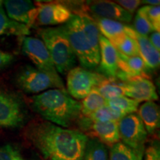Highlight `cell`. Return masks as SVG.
<instances>
[{
    "label": "cell",
    "instance_id": "7402d4cb",
    "mask_svg": "<svg viewBox=\"0 0 160 160\" xmlns=\"http://www.w3.org/2000/svg\"><path fill=\"white\" fill-rule=\"evenodd\" d=\"M139 105V103L136 100L125 96L106 100V105L109 106L124 116L135 113L138 110Z\"/></svg>",
    "mask_w": 160,
    "mask_h": 160
},
{
    "label": "cell",
    "instance_id": "7c38bea8",
    "mask_svg": "<svg viewBox=\"0 0 160 160\" xmlns=\"http://www.w3.org/2000/svg\"><path fill=\"white\" fill-rule=\"evenodd\" d=\"M8 17L13 21L31 27L36 23L37 6L30 0H6L3 2Z\"/></svg>",
    "mask_w": 160,
    "mask_h": 160
},
{
    "label": "cell",
    "instance_id": "484cf974",
    "mask_svg": "<svg viewBox=\"0 0 160 160\" xmlns=\"http://www.w3.org/2000/svg\"><path fill=\"white\" fill-rule=\"evenodd\" d=\"M123 117V114L116 111L109 106L105 105L98 110L88 117H86L92 122H118Z\"/></svg>",
    "mask_w": 160,
    "mask_h": 160
},
{
    "label": "cell",
    "instance_id": "f546056e",
    "mask_svg": "<svg viewBox=\"0 0 160 160\" xmlns=\"http://www.w3.org/2000/svg\"><path fill=\"white\" fill-rule=\"evenodd\" d=\"M0 160L26 159L15 147L8 144V145L0 146Z\"/></svg>",
    "mask_w": 160,
    "mask_h": 160
},
{
    "label": "cell",
    "instance_id": "d590c367",
    "mask_svg": "<svg viewBox=\"0 0 160 160\" xmlns=\"http://www.w3.org/2000/svg\"><path fill=\"white\" fill-rule=\"evenodd\" d=\"M3 2L4 1H2V0H0V8H2V6L3 5Z\"/></svg>",
    "mask_w": 160,
    "mask_h": 160
},
{
    "label": "cell",
    "instance_id": "8992f818",
    "mask_svg": "<svg viewBox=\"0 0 160 160\" xmlns=\"http://www.w3.org/2000/svg\"><path fill=\"white\" fill-rule=\"evenodd\" d=\"M105 79L107 78L100 73L74 67L67 73V92L74 99H83Z\"/></svg>",
    "mask_w": 160,
    "mask_h": 160
},
{
    "label": "cell",
    "instance_id": "ac0fdd59",
    "mask_svg": "<svg viewBox=\"0 0 160 160\" xmlns=\"http://www.w3.org/2000/svg\"><path fill=\"white\" fill-rule=\"evenodd\" d=\"M138 116L149 134L153 133L159 128V107L154 102H145L140 105L138 109Z\"/></svg>",
    "mask_w": 160,
    "mask_h": 160
},
{
    "label": "cell",
    "instance_id": "9c48e42d",
    "mask_svg": "<svg viewBox=\"0 0 160 160\" xmlns=\"http://www.w3.org/2000/svg\"><path fill=\"white\" fill-rule=\"evenodd\" d=\"M22 51L37 68L53 74H58L45 44L39 38L23 37Z\"/></svg>",
    "mask_w": 160,
    "mask_h": 160
},
{
    "label": "cell",
    "instance_id": "4dcf8cb0",
    "mask_svg": "<svg viewBox=\"0 0 160 160\" xmlns=\"http://www.w3.org/2000/svg\"><path fill=\"white\" fill-rule=\"evenodd\" d=\"M145 160H160V148L159 142H153L147 148Z\"/></svg>",
    "mask_w": 160,
    "mask_h": 160
},
{
    "label": "cell",
    "instance_id": "603a6c76",
    "mask_svg": "<svg viewBox=\"0 0 160 160\" xmlns=\"http://www.w3.org/2000/svg\"><path fill=\"white\" fill-rule=\"evenodd\" d=\"M111 43L113 45L115 49L122 54L128 57L139 56V46L137 39L134 38L128 35H123L113 41H111Z\"/></svg>",
    "mask_w": 160,
    "mask_h": 160
},
{
    "label": "cell",
    "instance_id": "52a82bcc",
    "mask_svg": "<svg viewBox=\"0 0 160 160\" xmlns=\"http://www.w3.org/2000/svg\"><path fill=\"white\" fill-rule=\"evenodd\" d=\"M120 139L139 155H144L148 133L138 114L125 115L118 122Z\"/></svg>",
    "mask_w": 160,
    "mask_h": 160
},
{
    "label": "cell",
    "instance_id": "4fadbf2b",
    "mask_svg": "<svg viewBox=\"0 0 160 160\" xmlns=\"http://www.w3.org/2000/svg\"><path fill=\"white\" fill-rule=\"evenodd\" d=\"M88 11L93 17L114 20L120 22H130L133 16L116 2L111 1L88 2Z\"/></svg>",
    "mask_w": 160,
    "mask_h": 160
},
{
    "label": "cell",
    "instance_id": "2e32d148",
    "mask_svg": "<svg viewBox=\"0 0 160 160\" xmlns=\"http://www.w3.org/2000/svg\"><path fill=\"white\" fill-rule=\"evenodd\" d=\"M83 123L84 127L91 130L93 135L97 137V139L103 144L112 146L119 142L120 137L118 122H92L85 117Z\"/></svg>",
    "mask_w": 160,
    "mask_h": 160
},
{
    "label": "cell",
    "instance_id": "6da1fadb",
    "mask_svg": "<svg viewBox=\"0 0 160 160\" xmlns=\"http://www.w3.org/2000/svg\"><path fill=\"white\" fill-rule=\"evenodd\" d=\"M29 139L50 160H83L88 138L82 132L41 122L31 125Z\"/></svg>",
    "mask_w": 160,
    "mask_h": 160
},
{
    "label": "cell",
    "instance_id": "d6a6232c",
    "mask_svg": "<svg viewBox=\"0 0 160 160\" xmlns=\"http://www.w3.org/2000/svg\"><path fill=\"white\" fill-rule=\"evenodd\" d=\"M13 60V56L0 50V69L8 65Z\"/></svg>",
    "mask_w": 160,
    "mask_h": 160
},
{
    "label": "cell",
    "instance_id": "e0dca14e",
    "mask_svg": "<svg viewBox=\"0 0 160 160\" xmlns=\"http://www.w3.org/2000/svg\"><path fill=\"white\" fill-rule=\"evenodd\" d=\"M92 19L97 24L100 34L105 37L110 42L123 35H128L137 39L138 34L131 26L125 25L120 22L103 18L93 17Z\"/></svg>",
    "mask_w": 160,
    "mask_h": 160
},
{
    "label": "cell",
    "instance_id": "8fae6325",
    "mask_svg": "<svg viewBox=\"0 0 160 160\" xmlns=\"http://www.w3.org/2000/svg\"><path fill=\"white\" fill-rule=\"evenodd\" d=\"M36 22L41 26L64 25L72 17L71 11L60 3H37Z\"/></svg>",
    "mask_w": 160,
    "mask_h": 160
},
{
    "label": "cell",
    "instance_id": "d4e9b609",
    "mask_svg": "<svg viewBox=\"0 0 160 160\" xmlns=\"http://www.w3.org/2000/svg\"><path fill=\"white\" fill-rule=\"evenodd\" d=\"M142 157L128 146L119 142L111 147L108 160H142Z\"/></svg>",
    "mask_w": 160,
    "mask_h": 160
},
{
    "label": "cell",
    "instance_id": "d6986e66",
    "mask_svg": "<svg viewBox=\"0 0 160 160\" xmlns=\"http://www.w3.org/2000/svg\"><path fill=\"white\" fill-rule=\"evenodd\" d=\"M137 41L139 46V57L143 60L146 68L150 70L158 68L160 64L159 51L153 47L148 37L138 35Z\"/></svg>",
    "mask_w": 160,
    "mask_h": 160
},
{
    "label": "cell",
    "instance_id": "e575fe53",
    "mask_svg": "<svg viewBox=\"0 0 160 160\" xmlns=\"http://www.w3.org/2000/svg\"><path fill=\"white\" fill-rule=\"evenodd\" d=\"M141 2L143 4H148V5L151 6H159L160 5V2L158 0H155V1H153V0H144V1H141Z\"/></svg>",
    "mask_w": 160,
    "mask_h": 160
},
{
    "label": "cell",
    "instance_id": "7a4b0ae2",
    "mask_svg": "<svg viewBox=\"0 0 160 160\" xmlns=\"http://www.w3.org/2000/svg\"><path fill=\"white\" fill-rule=\"evenodd\" d=\"M62 27L82 67L90 71L97 68L100 62V33L92 17L86 13L72 14Z\"/></svg>",
    "mask_w": 160,
    "mask_h": 160
},
{
    "label": "cell",
    "instance_id": "1f68e13d",
    "mask_svg": "<svg viewBox=\"0 0 160 160\" xmlns=\"http://www.w3.org/2000/svg\"><path fill=\"white\" fill-rule=\"evenodd\" d=\"M116 2L131 14H133L138 7L142 4L139 0H119Z\"/></svg>",
    "mask_w": 160,
    "mask_h": 160
},
{
    "label": "cell",
    "instance_id": "30bf717a",
    "mask_svg": "<svg viewBox=\"0 0 160 160\" xmlns=\"http://www.w3.org/2000/svg\"><path fill=\"white\" fill-rule=\"evenodd\" d=\"M121 85L124 95L136 100L139 103L158 100L155 85L145 77L131 78L128 81L122 82Z\"/></svg>",
    "mask_w": 160,
    "mask_h": 160
},
{
    "label": "cell",
    "instance_id": "5bb4252c",
    "mask_svg": "<svg viewBox=\"0 0 160 160\" xmlns=\"http://www.w3.org/2000/svg\"><path fill=\"white\" fill-rule=\"evenodd\" d=\"M100 62L99 71L108 79H114L118 71L117 51L108 39L99 36Z\"/></svg>",
    "mask_w": 160,
    "mask_h": 160
},
{
    "label": "cell",
    "instance_id": "9a60e30c",
    "mask_svg": "<svg viewBox=\"0 0 160 160\" xmlns=\"http://www.w3.org/2000/svg\"><path fill=\"white\" fill-rule=\"evenodd\" d=\"M117 55L118 71L116 78H119L124 82L131 78L145 77V73L147 68L143 60L139 56L128 57L122 54L118 51Z\"/></svg>",
    "mask_w": 160,
    "mask_h": 160
},
{
    "label": "cell",
    "instance_id": "ffe728a7",
    "mask_svg": "<svg viewBox=\"0 0 160 160\" xmlns=\"http://www.w3.org/2000/svg\"><path fill=\"white\" fill-rule=\"evenodd\" d=\"M30 33L28 26L9 19L5 11L0 8V37L4 35L26 37Z\"/></svg>",
    "mask_w": 160,
    "mask_h": 160
},
{
    "label": "cell",
    "instance_id": "f1b7e54d",
    "mask_svg": "<svg viewBox=\"0 0 160 160\" xmlns=\"http://www.w3.org/2000/svg\"><path fill=\"white\" fill-rule=\"evenodd\" d=\"M145 17L148 18L153 26L154 31L160 30V7L159 6L146 5L140 8Z\"/></svg>",
    "mask_w": 160,
    "mask_h": 160
},
{
    "label": "cell",
    "instance_id": "44dd1931",
    "mask_svg": "<svg viewBox=\"0 0 160 160\" xmlns=\"http://www.w3.org/2000/svg\"><path fill=\"white\" fill-rule=\"evenodd\" d=\"M106 105V100L99 93L97 88L92 89L88 95L81 102V114L88 117L98 110Z\"/></svg>",
    "mask_w": 160,
    "mask_h": 160
},
{
    "label": "cell",
    "instance_id": "83f0119b",
    "mask_svg": "<svg viewBox=\"0 0 160 160\" xmlns=\"http://www.w3.org/2000/svg\"><path fill=\"white\" fill-rule=\"evenodd\" d=\"M133 29L137 34L142 37H148L150 33L154 31L153 26L148 18L145 17L141 10H138L134 18V27Z\"/></svg>",
    "mask_w": 160,
    "mask_h": 160
},
{
    "label": "cell",
    "instance_id": "cb8c5ba5",
    "mask_svg": "<svg viewBox=\"0 0 160 160\" xmlns=\"http://www.w3.org/2000/svg\"><path fill=\"white\" fill-rule=\"evenodd\" d=\"M83 160H108L105 145L97 139H88L84 153Z\"/></svg>",
    "mask_w": 160,
    "mask_h": 160
},
{
    "label": "cell",
    "instance_id": "836d02e7",
    "mask_svg": "<svg viewBox=\"0 0 160 160\" xmlns=\"http://www.w3.org/2000/svg\"><path fill=\"white\" fill-rule=\"evenodd\" d=\"M148 39L151 42L153 47L155 48L157 51H159L160 50V33L159 31L152 32L151 34L150 35Z\"/></svg>",
    "mask_w": 160,
    "mask_h": 160
},
{
    "label": "cell",
    "instance_id": "3957f363",
    "mask_svg": "<svg viewBox=\"0 0 160 160\" xmlns=\"http://www.w3.org/2000/svg\"><path fill=\"white\" fill-rule=\"evenodd\" d=\"M32 107L47 122L65 128L81 115V102L65 89H51L33 96Z\"/></svg>",
    "mask_w": 160,
    "mask_h": 160
},
{
    "label": "cell",
    "instance_id": "4316f807",
    "mask_svg": "<svg viewBox=\"0 0 160 160\" xmlns=\"http://www.w3.org/2000/svg\"><path fill=\"white\" fill-rule=\"evenodd\" d=\"M97 88L105 100L125 96L121 83L115 82L113 80L105 79L99 86H97Z\"/></svg>",
    "mask_w": 160,
    "mask_h": 160
},
{
    "label": "cell",
    "instance_id": "277c9868",
    "mask_svg": "<svg viewBox=\"0 0 160 160\" xmlns=\"http://www.w3.org/2000/svg\"><path fill=\"white\" fill-rule=\"evenodd\" d=\"M38 33L48 51L57 73L67 74L75 67L77 59L62 25L42 28Z\"/></svg>",
    "mask_w": 160,
    "mask_h": 160
},
{
    "label": "cell",
    "instance_id": "5b68a950",
    "mask_svg": "<svg viewBox=\"0 0 160 160\" xmlns=\"http://www.w3.org/2000/svg\"><path fill=\"white\" fill-rule=\"evenodd\" d=\"M16 82L24 92L41 93L51 89H65L59 74L41 71L31 65L20 69L16 77Z\"/></svg>",
    "mask_w": 160,
    "mask_h": 160
},
{
    "label": "cell",
    "instance_id": "ba28073f",
    "mask_svg": "<svg viewBox=\"0 0 160 160\" xmlns=\"http://www.w3.org/2000/svg\"><path fill=\"white\" fill-rule=\"evenodd\" d=\"M25 111L17 96L0 90V127L17 128L25 121Z\"/></svg>",
    "mask_w": 160,
    "mask_h": 160
}]
</instances>
